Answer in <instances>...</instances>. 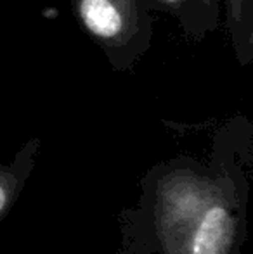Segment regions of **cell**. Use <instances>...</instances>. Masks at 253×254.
<instances>
[{"mask_svg":"<svg viewBox=\"0 0 253 254\" xmlns=\"http://www.w3.org/2000/svg\"><path fill=\"white\" fill-rule=\"evenodd\" d=\"M250 131L245 118H236L215 140L208 168L189 157L156 166L141 201L130 216V239L142 254H180L196 234L206 209L234 170L240 142Z\"/></svg>","mask_w":253,"mask_h":254,"instance_id":"1","label":"cell"},{"mask_svg":"<svg viewBox=\"0 0 253 254\" xmlns=\"http://www.w3.org/2000/svg\"><path fill=\"white\" fill-rule=\"evenodd\" d=\"M71 9L115 71H130L151 47L155 9L149 0H71Z\"/></svg>","mask_w":253,"mask_h":254,"instance_id":"2","label":"cell"},{"mask_svg":"<svg viewBox=\"0 0 253 254\" xmlns=\"http://www.w3.org/2000/svg\"><path fill=\"white\" fill-rule=\"evenodd\" d=\"M155 10L173 16L189 40H201L219 26L220 0H149Z\"/></svg>","mask_w":253,"mask_h":254,"instance_id":"3","label":"cell"},{"mask_svg":"<svg viewBox=\"0 0 253 254\" xmlns=\"http://www.w3.org/2000/svg\"><path fill=\"white\" fill-rule=\"evenodd\" d=\"M226 7V30L229 31L240 64L253 59V0H220Z\"/></svg>","mask_w":253,"mask_h":254,"instance_id":"4","label":"cell"},{"mask_svg":"<svg viewBox=\"0 0 253 254\" xmlns=\"http://www.w3.org/2000/svg\"><path fill=\"white\" fill-rule=\"evenodd\" d=\"M38 144L37 138L30 140L19 151L10 164H0V220L9 211L12 202L17 199L28 175L31 173L35 164V154Z\"/></svg>","mask_w":253,"mask_h":254,"instance_id":"5","label":"cell"}]
</instances>
